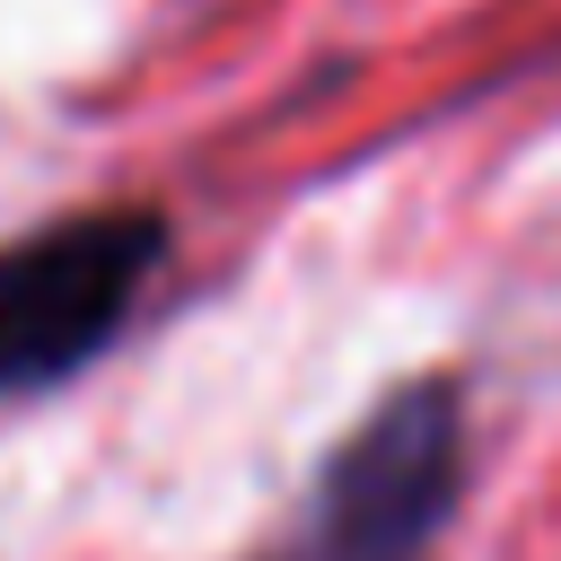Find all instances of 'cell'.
<instances>
[{
    "mask_svg": "<svg viewBox=\"0 0 561 561\" xmlns=\"http://www.w3.org/2000/svg\"><path fill=\"white\" fill-rule=\"evenodd\" d=\"M167 228L149 210H70L18 245H0V394L53 386L96 359L131 298L149 289Z\"/></svg>",
    "mask_w": 561,
    "mask_h": 561,
    "instance_id": "1",
    "label": "cell"
},
{
    "mask_svg": "<svg viewBox=\"0 0 561 561\" xmlns=\"http://www.w3.org/2000/svg\"><path fill=\"white\" fill-rule=\"evenodd\" d=\"M447 491H456V394L412 386L333 456L289 561H421Z\"/></svg>",
    "mask_w": 561,
    "mask_h": 561,
    "instance_id": "2",
    "label": "cell"
}]
</instances>
